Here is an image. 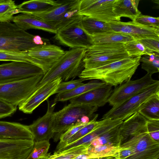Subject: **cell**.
<instances>
[{
	"label": "cell",
	"mask_w": 159,
	"mask_h": 159,
	"mask_svg": "<svg viewBox=\"0 0 159 159\" xmlns=\"http://www.w3.org/2000/svg\"><path fill=\"white\" fill-rule=\"evenodd\" d=\"M141 57H129L94 69H84L78 76L84 80H96L117 86L130 80L140 64Z\"/></svg>",
	"instance_id": "1"
},
{
	"label": "cell",
	"mask_w": 159,
	"mask_h": 159,
	"mask_svg": "<svg viewBox=\"0 0 159 159\" xmlns=\"http://www.w3.org/2000/svg\"><path fill=\"white\" fill-rule=\"evenodd\" d=\"M86 50L79 48L65 51L44 75L37 89L58 77L62 81H67L79 76L84 69V59Z\"/></svg>",
	"instance_id": "2"
},
{
	"label": "cell",
	"mask_w": 159,
	"mask_h": 159,
	"mask_svg": "<svg viewBox=\"0 0 159 159\" xmlns=\"http://www.w3.org/2000/svg\"><path fill=\"white\" fill-rule=\"evenodd\" d=\"M98 108L96 106L70 103L54 112L52 131L54 134H62L75 125L97 118L98 115L94 113Z\"/></svg>",
	"instance_id": "3"
},
{
	"label": "cell",
	"mask_w": 159,
	"mask_h": 159,
	"mask_svg": "<svg viewBox=\"0 0 159 159\" xmlns=\"http://www.w3.org/2000/svg\"><path fill=\"white\" fill-rule=\"evenodd\" d=\"M124 43L92 45L86 49L84 59L85 69L102 66L130 57Z\"/></svg>",
	"instance_id": "4"
},
{
	"label": "cell",
	"mask_w": 159,
	"mask_h": 159,
	"mask_svg": "<svg viewBox=\"0 0 159 159\" xmlns=\"http://www.w3.org/2000/svg\"><path fill=\"white\" fill-rule=\"evenodd\" d=\"M34 36L15 23L0 22V51L27 52L38 46L34 42Z\"/></svg>",
	"instance_id": "5"
},
{
	"label": "cell",
	"mask_w": 159,
	"mask_h": 159,
	"mask_svg": "<svg viewBox=\"0 0 159 159\" xmlns=\"http://www.w3.org/2000/svg\"><path fill=\"white\" fill-rule=\"evenodd\" d=\"M44 75L0 84V99L17 107L35 91Z\"/></svg>",
	"instance_id": "6"
},
{
	"label": "cell",
	"mask_w": 159,
	"mask_h": 159,
	"mask_svg": "<svg viewBox=\"0 0 159 159\" xmlns=\"http://www.w3.org/2000/svg\"><path fill=\"white\" fill-rule=\"evenodd\" d=\"M81 16L58 28L53 39L57 43L71 49L89 48L93 45L92 38L84 30Z\"/></svg>",
	"instance_id": "7"
},
{
	"label": "cell",
	"mask_w": 159,
	"mask_h": 159,
	"mask_svg": "<svg viewBox=\"0 0 159 159\" xmlns=\"http://www.w3.org/2000/svg\"><path fill=\"white\" fill-rule=\"evenodd\" d=\"M80 0H64L49 11L33 15L36 18L49 25L56 30L76 18ZM30 15V14H29Z\"/></svg>",
	"instance_id": "8"
},
{
	"label": "cell",
	"mask_w": 159,
	"mask_h": 159,
	"mask_svg": "<svg viewBox=\"0 0 159 159\" xmlns=\"http://www.w3.org/2000/svg\"><path fill=\"white\" fill-rule=\"evenodd\" d=\"M159 93V82L117 106L112 107L102 116V120L118 119L123 121L138 112L141 105L148 98Z\"/></svg>",
	"instance_id": "9"
},
{
	"label": "cell",
	"mask_w": 159,
	"mask_h": 159,
	"mask_svg": "<svg viewBox=\"0 0 159 159\" xmlns=\"http://www.w3.org/2000/svg\"><path fill=\"white\" fill-rule=\"evenodd\" d=\"M152 75L147 73L139 79L130 80L117 86L113 90L108 102L112 107L119 105L159 82V80L153 79Z\"/></svg>",
	"instance_id": "10"
},
{
	"label": "cell",
	"mask_w": 159,
	"mask_h": 159,
	"mask_svg": "<svg viewBox=\"0 0 159 159\" xmlns=\"http://www.w3.org/2000/svg\"><path fill=\"white\" fill-rule=\"evenodd\" d=\"M115 0H80L78 14L108 23L120 21L113 11Z\"/></svg>",
	"instance_id": "11"
},
{
	"label": "cell",
	"mask_w": 159,
	"mask_h": 159,
	"mask_svg": "<svg viewBox=\"0 0 159 159\" xmlns=\"http://www.w3.org/2000/svg\"><path fill=\"white\" fill-rule=\"evenodd\" d=\"M41 75H44L42 69L29 63L12 61L0 65V84Z\"/></svg>",
	"instance_id": "12"
},
{
	"label": "cell",
	"mask_w": 159,
	"mask_h": 159,
	"mask_svg": "<svg viewBox=\"0 0 159 159\" xmlns=\"http://www.w3.org/2000/svg\"><path fill=\"white\" fill-rule=\"evenodd\" d=\"M65 53L60 47L47 44L35 46L27 52L33 64L42 69L44 75Z\"/></svg>",
	"instance_id": "13"
},
{
	"label": "cell",
	"mask_w": 159,
	"mask_h": 159,
	"mask_svg": "<svg viewBox=\"0 0 159 159\" xmlns=\"http://www.w3.org/2000/svg\"><path fill=\"white\" fill-rule=\"evenodd\" d=\"M129 140L134 146L133 153L124 159H159V143L150 137L147 128Z\"/></svg>",
	"instance_id": "14"
},
{
	"label": "cell",
	"mask_w": 159,
	"mask_h": 159,
	"mask_svg": "<svg viewBox=\"0 0 159 159\" xmlns=\"http://www.w3.org/2000/svg\"><path fill=\"white\" fill-rule=\"evenodd\" d=\"M107 23L111 31L127 34L134 39L159 40V28L145 26L135 20L128 22L112 21Z\"/></svg>",
	"instance_id": "15"
},
{
	"label": "cell",
	"mask_w": 159,
	"mask_h": 159,
	"mask_svg": "<svg viewBox=\"0 0 159 159\" xmlns=\"http://www.w3.org/2000/svg\"><path fill=\"white\" fill-rule=\"evenodd\" d=\"M48 109L45 114L31 125H28L34 137V142L49 140L54 136L52 116L57 103L47 100Z\"/></svg>",
	"instance_id": "16"
},
{
	"label": "cell",
	"mask_w": 159,
	"mask_h": 159,
	"mask_svg": "<svg viewBox=\"0 0 159 159\" xmlns=\"http://www.w3.org/2000/svg\"><path fill=\"white\" fill-rule=\"evenodd\" d=\"M60 77L51 81L37 89L25 102L18 106L19 109L26 114H31L41 103L55 94L60 83Z\"/></svg>",
	"instance_id": "17"
},
{
	"label": "cell",
	"mask_w": 159,
	"mask_h": 159,
	"mask_svg": "<svg viewBox=\"0 0 159 159\" xmlns=\"http://www.w3.org/2000/svg\"><path fill=\"white\" fill-rule=\"evenodd\" d=\"M34 143V141L0 140V159H26Z\"/></svg>",
	"instance_id": "18"
},
{
	"label": "cell",
	"mask_w": 159,
	"mask_h": 159,
	"mask_svg": "<svg viewBox=\"0 0 159 159\" xmlns=\"http://www.w3.org/2000/svg\"><path fill=\"white\" fill-rule=\"evenodd\" d=\"M112 86L107 84L90 90L69 100L70 103L98 107L104 106L113 91Z\"/></svg>",
	"instance_id": "19"
},
{
	"label": "cell",
	"mask_w": 159,
	"mask_h": 159,
	"mask_svg": "<svg viewBox=\"0 0 159 159\" xmlns=\"http://www.w3.org/2000/svg\"><path fill=\"white\" fill-rule=\"evenodd\" d=\"M147 122L138 112L125 120L119 127L120 145L146 129Z\"/></svg>",
	"instance_id": "20"
},
{
	"label": "cell",
	"mask_w": 159,
	"mask_h": 159,
	"mask_svg": "<svg viewBox=\"0 0 159 159\" xmlns=\"http://www.w3.org/2000/svg\"><path fill=\"white\" fill-rule=\"evenodd\" d=\"M34 141L28 125L0 121V140Z\"/></svg>",
	"instance_id": "21"
},
{
	"label": "cell",
	"mask_w": 159,
	"mask_h": 159,
	"mask_svg": "<svg viewBox=\"0 0 159 159\" xmlns=\"http://www.w3.org/2000/svg\"><path fill=\"white\" fill-rule=\"evenodd\" d=\"M12 21L21 29H38L55 34L57 30L46 23L33 15L21 14L13 17Z\"/></svg>",
	"instance_id": "22"
},
{
	"label": "cell",
	"mask_w": 159,
	"mask_h": 159,
	"mask_svg": "<svg viewBox=\"0 0 159 159\" xmlns=\"http://www.w3.org/2000/svg\"><path fill=\"white\" fill-rule=\"evenodd\" d=\"M60 4V1L31 0L17 5L18 13L33 15L49 11Z\"/></svg>",
	"instance_id": "23"
},
{
	"label": "cell",
	"mask_w": 159,
	"mask_h": 159,
	"mask_svg": "<svg viewBox=\"0 0 159 159\" xmlns=\"http://www.w3.org/2000/svg\"><path fill=\"white\" fill-rule=\"evenodd\" d=\"M139 0H115L113 5V11L120 18L127 17L135 20L141 12L138 9Z\"/></svg>",
	"instance_id": "24"
},
{
	"label": "cell",
	"mask_w": 159,
	"mask_h": 159,
	"mask_svg": "<svg viewBox=\"0 0 159 159\" xmlns=\"http://www.w3.org/2000/svg\"><path fill=\"white\" fill-rule=\"evenodd\" d=\"M107 84L102 81L94 80L87 83H84L71 90L57 94L53 102L57 103L58 102L69 100L90 90L103 86Z\"/></svg>",
	"instance_id": "25"
},
{
	"label": "cell",
	"mask_w": 159,
	"mask_h": 159,
	"mask_svg": "<svg viewBox=\"0 0 159 159\" xmlns=\"http://www.w3.org/2000/svg\"><path fill=\"white\" fill-rule=\"evenodd\" d=\"M93 45L108 44L115 43H125L134 40L127 34L110 31L91 36Z\"/></svg>",
	"instance_id": "26"
},
{
	"label": "cell",
	"mask_w": 159,
	"mask_h": 159,
	"mask_svg": "<svg viewBox=\"0 0 159 159\" xmlns=\"http://www.w3.org/2000/svg\"><path fill=\"white\" fill-rule=\"evenodd\" d=\"M138 112L147 120H159V93L146 100L140 107Z\"/></svg>",
	"instance_id": "27"
},
{
	"label": "cell",
	"mask_w": 159,
	"mask_h": 159,
	"mask_svg": "<svg viewBox=\"0 0 159 159\" xmlns=\"http://www.w3.org/2000/svg\"><path fill=\"white\" fill-rule=\"evenodd\" d=\"M120 146H116L109 145L89 146L85 154L89 159L114 157L118 158V152Z\"/></svg>",
	"instance_id": "28"
},
{
	"label": "cell",
	"mask_w": 159,
	"mask_h": 159,
	"mask_svg": "<svg viewBox=\"0 0 159 159\" xmlns=\"http://www.w3.org/2000/svg\"><path fill=\"white\" fill-rule=\"evenodd\" d=\"M82 26L90 36L111 31L107 23L90 17L81 16Z\"/></svg>",
	"instance_id": "29"
},
{
	"label": "cell",
	"mask_w": 159,
	"mask_h": 159,
	"mask_svg": "<svg viewBox=\"0 0 159 159\" xmlns=\"http://www.w3.org/2000/svg\"><path fill=\"white\" fill-rule=\"evenodd\" d=\"M117 127L94 139L90 146L109 145L118 146L120 145L119 127Z\"/></svg>",
	"instance_id": "30"
},
{
	"label": "cell",
	"mask_w": 159,
	"mask_h": 159,
	"mask_svg": "<svg viewBox=\"0 0 159 159\" xmlns=\"http://www.w3.org/2000/svg\"><path fill=\"white\" fill-rule=\"evenodd\" d=\"M17 5L14 1L0 0V22H10L13 15L18 13Z\"/></svg>",
	"instance_id": "31"
},
{
	"label": "cell",
	"mask_w": 159,
	"mask_h": 159,
	"mask_svg": "<svg viewBox=\"0 0 159 159\" xmlns=\"http://www.w3.org/2000/svg\"><path fill=\"white\" fill-rule=\"evenodd\" d=\"M141 68L152 75L159 72V53L152 52L141 57Z\"/></svg>",
	"instance_id": "32"
},
{
	"label": "cell",
	"mask_w": 159,
	"mask_h": 159,
	"mask_svg": "<svg viewBox=\"0 0 159 159\" xmlns=\"http://www.w3.org/2000/svg\"><path fill=\"white\" fill-rule=\"evenodd\" d=\"M50 145L49 140L35 142L31 152L26 159H47L50 155L48 153Z\"/></svg>",
	"instance_id": "33"
},
{
	"label": "cell",
	"mask_w": 159,
	"mask_h": 159,
	"mask_svg": "<svg viewBox=\"0 0 159 159\" xmlns=\"http://www.w3.org/2000/svg\"><path fill=\"white\" fill-rule=\"evenodd\" d=\"M125 50L130 57H141L152 52L147 49L138 40H133L124 43Z\"/></svg>",
	"instance_id": "34"
},
{
	"label": "cell",
	"mask_w": 159,
	"mask_h": 159,
	"mask_svg": "<svg viewBox=\"0 0 159 159\" xmlns=\"http://www.w3.org/2000/svg\"><path fill=\"white\" fill-rule=\"evenodd\" d=\"M90 146H80L59 153H54L47 159H74L80 155L85 154Z\"/></svg>",
	"instance_id": "35"
},
{
	"label": "cell",
	"mask_w": 159,
	"mask_h": 159,
	"mask_svg": "<svg viewBox=\"0 0 159 159\" xmlns=\"http://www.w3.org/2000/svg\"><path fill=\"white\" fill-rule=\"evenodd\" d=\"M97 118L91 120L87 125L81 128L74 135L70 138L58 150L64 146L73 143L82 138L93 130L100 123V121H97Z\"/></svg>",
	"instance_id": "36"
},
{
	"label": "cell",
	"mask_w": 159,
	"mask_h": 159,
	"mask_svg": "<svg viewBox=\"0 0 159 159\" xmlns=\"http://www.w3.org/2000/svg\"><path fill=\"white\" fill-rule=\"evenodd\" d=\"M88 123H83L75 125L62 133L60 137V142L57 146L56 150L60 148L69 139Z\"/></svg>",
	"instance_id": "37"
},
{
	"label": "cell",
	"mask_w": 159,
	"mask_h": 159,
	"mask_svg": "<svg viewBox=\"0 0 159 159\" xmlns=\"http://www.w3.org/2000/svg\"><path fill=\"white\" fill-rule=\"evenodd\" d=\"M84 81V80L80 79L69 81H61L58 85L56 93L58 94L74 89L84 84L83 81Z\"/></svg>",
	"instance_id": "38"
},
{
	"label": "cell",
	"mask_w": 159,
	"mask_h": 159,
	"mask_svg": "<svg viewBox=\"0 0 159 159\" xmlns=\"http://www.w3.org/2000/svg\"><path fill=\"white\" fill-rule=\"evenodd\" d=\"M147 127L150 137L159 143V120H147Z\"/></svg>",
	"instance_id": "39"
},
{
	"label": "cell",
	"mask_w": 159,
	"mask_h": 159,
	"mask_svg": "<svg viewBox=\"0 0 159 159\" xmlns=\"http://www.w3.org/2000/svg\"><path fill=\"white\" fill-rule=\"evenodd\" d=\"M136 21L143 25L159 28V17L140 14Z\"/></svg>",
	"instance_id": "40"
},
{
	"label": "cell",
	"mask_w": 159,
	"mask_h": 159,
	"mask_svg": "<svg viewBox=\"0 0 159 159\" xmlns=\"http://www.w3.org/2000/svg\"><path fill=\"white\" fill-rule=\"evenodd\" d=\"M16 107L0 99V119L11 116L16 110Z\"/></svg>",
	"instance_id": "41"
},
{
	"label": "cell",
	"mask_w": 159,
	"mask_h": 159,
	"mask_svg": "<svg viewBox=\"0 0 159 159\" xmlns=\"http://www.w3.org/2000/svg\"><path fill=\"white\" fill-rule=\"evenodd\" d=\"M138 40L148 50L159 53V40L148 39Z\"/></svg>",
	"instance_id": "42"
},
{
	"label": "cell",
	"mask_w": 159,
	"mask_h": 159,
	"mask_svg": "<svg viewBox=\"0 0 159 159\" xmlns=\"http://www.w3.org/2000/svg\"><path fill=\"white\" fill-rule=\"evenodd\" d=\"M42 38L39 35H34V43L37 45H42L46 44L44 43Z\"/></svg>",
	"instance_id": "43"
},
{
	"label": "cell",
	"mask_w": 159,
	"mask_h": 159,
	"mask_svg": "<svg viewBox=\"0 0 159 159\" xmlns=\"http://www.w3.org/2000/svg\"><path fill=\"white\" fill-rule=\"evenodd\" d=\"M109 157H100V158H92V159H107Z\"/></svg>",
	"instance_id": "44"
},
{
	"label": "cell",
	"mask_w": 159,
	"mask_h": 159,
	"mask_svg": "<svg viewBox=\"0 0 159 159\" xmlns=\"http://www.w3.org/2000/svg\"><path fill=\"white\" fill-rule=\"evenodd\" d=\"M107 159H119L117 157H110Z\"/></svg>",
	"instance_id": "45"
},
{
	"label": "cell",
	"mask_w": 159,
	"mask_h": 159,
	"mask_svg": "<svg viewBox=\"0 0 159 159\" xmlns=\"http://www.w3.org/2000/svg\"><path fill=\"white\" fill-rule=\"evenodd\" d=\"M1 51H0V52H1Z\"/></svg>",
	"instance_id": "46"
}]
</instances>
